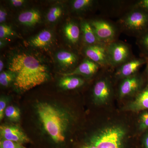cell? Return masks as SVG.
Segmentation results:
<instances>
[{
    "mask_svg": "<svg viewBox=\"0 0 148 148\" xmlns=\"http://www.w3.org/2000/svg\"><path fill=\"white\" fill-rule=\"evenodd\" d=\"M55 58L58 66L65 70L73 68L79 61L78 57L75 53L67 50H61L56 52Z\"/></svg>",
    "mask_w": 148,
    "mask_h": 148,
    "instance_id": "cell-16",
    "label": "cell"
},
{
    "mask_svg": "<svg viewBox=\"0 0 148 148\" xmlns=\"http://www.w3.org/2000/svg\"><path fill=\"white\" fill-rule=\"evenodd\" d=\"M89 22L100 42L108 45L114 42L116 30L113 25L103 19H94Z\"/></svg>",
    "mask_w": 148,
    "mask_h": 148,
    "instance_id": "cell-7",
    "label": "cell"
},
{
    "mask_svg": "<svg viewBox=\"0 0 148 148\" xmlns=\"http://www.w3.org/2000/svg\"><path fill=\"white\" fill-rule=\"evenodd\" d=\"M5 45V41L3 40H1V41H0V47L1 48L3 47Z\"/></svg>",
    "mask_w": 148,
    "mask_h": 148,
    "instance_id": "cell-35",
    "label": "cell"
},
{
    "mask_svg": "<svg viewBox=\"0 0 148 148\" xmlns=\"http://www.w3.org/2000/svg\"><path fill=\"white\" fill-rule=\"evenodd\" d=\"M130 49L126 44L113 42L107 45L109 65L119 67L130 59Z\"/></svg>",
    "mask_w": 148,
    "mask_h": 148,
    "instance_id": "cell-6",
    "label": "cell"
},
{
    "mask_svg": "<svg viewBox=\"0 0 148 148\" xmlns=\"http://www.w3.org/2000/svg\"><path fill=\"white\" fill-rule=\"evenodd\" d=\"M64 12V7L60 4L53 5L49 8L46 14V19L48 23L54 24L58 22Z\"/></svg>",
    "mask_w": 148,
    "mask_h": 148,
    "instance_id": "cell-20",
    "label": "cell"
},
{
    "mask_svg": "<svg viewBox=\"0 0 148 148\" xmlns=\"http://www.w3.org/2000/svg\"><path fill=\"white\" fill-rule=\"evenodd\" d=\"M42 14L37 9H30L20 12L17 17V21L24 27H35L41 21Z\"/></svg>",
    "mask_w": 148,
    "mask_h": 148,
    "instance_id": "cell-15",
    "label": "cell"
},
{
    "mask_svg": "<svg viewBox=\"0 0 148 148\" xmlns=\"http://www.w3.org/2000/svg\"><path fill=\"white\" fill-rule=\"evenodd\" d=\"M20 144L12 141L1 139L0 142V148H17Z\"/></svg>",
    "mask_w": 148,
    "mask_h": 148,
    "instance_id": "cell-27",
    "label": "cell"
},
{
    "mask_svg": "<svg viewBox=\"0 0 148 148\" xmlns=\"http://www.w3.org/2000/svg\"><path fill=\"white\" fill-rule=\"evenodd\" d=\"M8 13L5 9L1 7L0 9V23L1 24H5L7 19Z\"/></svg>",
    "mask_w": 148,
    "mask_h": 148,
    "instance_id": "cell-30",
    "label": "cell"
},
{
    "mask_svg": "<svg viewBox=\"0 0 148 148\" xmlns=\"http://www.w3.org/2000/svg\"><path fill=\"white\" fill-rule=\"evenodd\" d=\"M14 80V75L13 73L10 71H3L0 74V84L4 87H8Z\"/></svg>",
    "mask_w": 148,
    "mask_h": 148,
    "instance_id": "cell-25",
    "label": "cell"
},
{
    "mask_svg": "<svg viewBox=\"0 0 148 148\" xmlns=\"http://www.w3.org/2000/svg\"><path fill=\"white\" fill-rule=\"evenodd\" d=\"M107 45L99 44L86 46L84 53L86 58L100 65L101 67L110 66L108 59Z\"/></svg>",
    "mask_w": 148,
    "mask_h": 148,
    "instance_id": "cell-9",
    "label": "cell"
},
{
    "mask_svg": "<svg viewBox=\"0 0 148 148\" xmlns=\"http://www.w3.org/2000/svg\"><path fill=\"white\" fill-rule=\"evenodd\" d=\"M36 111L42 128L56 144L66 141L72 123L71 114L54 104L47 102L38 103Z\"/></svg>",
    "mask_w": 148,
    "mask_h": 148,
    "instance_id": "cell-2",
    "label": "cell"
},
{
    "mask_svg": "<svg viewBox=\"0 0 148 148\" xmlns=\"http://www.w3.org/2000/svg\"><path fill=\"white\" fill-rule=\"evenodd\" d=\"M17 36V34L11 27L5 24L0 25V38L4 40L10 37Z\"/></svg>",
    "mask_w": 148,
    "mask_h": 148,
    "instance_id": "cell-26",
    "label": "cell"
},
{
    "mask_svg": "<svg viewBox=\"0 0 148 148\" xmlns=\"http://www.w3.org/2000/svg\"><path fill=\"white\" fill-rule=\"evenodd\" d=\"M0 134L2 139L12 141L20 145L30 141L27 135L16 125H1Z\"/></svg>",
    "mask_w": 148,
    "mask_h": 148,
    "instance_id": "cell-12",
    "label": "cell"
},
{
    "mask_svg": "<svg viewBox=\"0 0 148 148\" xmlns=\"http://www.w3.org/2000/svg\"><path fill=\"white\" fill-rule=\"evenodd\" d=\"M147 63L146 64L147 66H146L145 69V73L146 75L147 76L148 78V59H147Z\"/></svg>",
    "mask_w": 148,
    "mask_h": 148,
    "instance_id": "cell-36",
    "label": "cell"
},
{
    "mask_svg": "<svg viewBox=\"0 0 148 148\" xmlns=\"http://www.w3.org/2000/svg\"><path fill=\"white\" fill-rule=\"evenodd\" d=\"M10 5L14 8H19L26 5L27 1L24 0H11L9 1Z\"/></svg>",
    "mask_w": 148,
    "mask_h": 148,
    "instance_id": "cell-29",
    "label": "cell"
},
{
    "mask_svg": "<svg viewBox=\"0 0 148 148\" xmlns=\"http://www.w3.org/2000/svg\"><path fill=\"white\" fill-rule=\"evenodd\" d=\"M54 35L49 29H44L27 41L28 46L40 50H47L53 45Z\"/></svg>",
    "mask_w": 148,
    "mask_h": 148,
    "instance_id": "cell-10",
    "label": "cell"
},
{
    "mask_svg": "<svg viewBox=\"0 0 148 148\" xmlns=\"http://www.w3.org/2000/svg\"><path fill=\"white\" fill-rule=\"evenodd\" d=\"M5 115L11 121L18 122L21 117L20 110L15 106H9L7 107Z\"/></svg>",
    "mask_w": 148,
    "mask_h": 148,
    "instance_id": "cell-24",
    "label": "cell"
},
{
    "mask_svg": "<svg viewBox=\"0 0 148 148\" xmlns=\"http://www.w3.org/2000/svg\"><path fill=\"white\" fill-rule=\"evenodd\" d=\"M80 27L83 40L86 46L102 44L98 40L89 21H82Z\"/></svg>",
    "mask_w": 148,
    "mask_h": 148,
    "instance_id": "cell-18",
    "label": "cell"
},
{
    "mask_svg": "<svg viewBox=\"0 0 148 148\" xmlns=\"http://www.w3.org/2000/svg\"><path fill=\"white\" fill-rule=\"evenodd\" d=\"M127 130L120 124H112L99 129L87 143L96 148H125Z\"/></svg>",
    "mask_w": 148,
    "mask_h": 148,
    "instance_id": "cell-3",
    "label": "cell"
},
{
    "mask_svg": "<svg viewBox=\"0 0 148 148\" xmlns=\"http://www.w3.org/2000/svg\"><path fill=\"white\" fill-rule=\"evenodd\" d=\"M120 23L123 29L139 36L148 29V11L138 6L122 18Z\"/></svg>",
    "mask_w": 148,
    "mask_h": 148,
    "instance_id": "cell-4",
    "label": "cell"
},
{
    "mask_svg": "<svg viewBox=\"0 0 148 148\" xmlns=\"http://www.w3.org/2000/svg\"><path fill=\"white\" fill-rule=\"evenodd\" d=\"M64 36L70 43L76 44L79 41L81 29L76 22L70 21L65 24L63 28Z\"/></svg>",
    "mask_w": 148,
    "mask_h": 148,
    "instance_id": "cell-17",
    "label": "cell"
},
{
    "mask_svg": "<svg viewBox=\"0 0 148 148\" xmlns=\"http://www.w3.org/2000/svg\"><path fill=\"white\" fill-rule=\"evenodd\" d=\"M148 78L137 73L121 79L118 89L120 98L137 95L147 83Z\"/></svg>",
    "mask_w": 148,
    "mask_h": 148,
    "instance_id": "cell-5",
    "label": "cell"
},
{
    "mask_svg": "<svg viewBox=\"0 0 148 148\" xmlns=\"http://www.w3.org/2000/svg\"><path fill=\"white\" fill-rule=\"evenodd\" d=\"M137 44L144 58L148 59V29L138 36Z\"/></svg>",
    "mask_w": 148,
    "mask_h": 148,
    "instance_id": "cell-22",
    "label": "cell"
},
{
    "mask_svg": "<svg viewBox=\"0 0 148 148\" xmlns=\"http://www.w3.org/2000/svg\"><path fill=\"white\" fill-rule=\"evenodd\" d=\"M138 6L148 11V0L140 1L138 3Z\"/></svg>",
    "mask_w": 148,
    "mask_h": 148,
    "instance_id": "cell-32",
    "label": "cell"
},
{
    "mask_svg": "<svg viewBox=\"0 0 148 148\" xmlns=\"http://www.w3.org/2000/svg\"><path fill=\"white\" fill-rule=\"evenodd\" d=\"M101 66L88 58H86L73 71L61 74L63 76L81 75L90 77L95 75Z\"/></svg>",
    "mask_w": 148,
    "mask_h": 148,
    "instance_id": "cell-14",
    "label": "cell"
},
{
    "mask_svg": "<svg viewBox=\"0 0 148 148\" xmlns=\"http://www.w3.org/2000/svg\"><path fill=\"white\" fill-rule=\"evenodd\" d=\"M84 83V79L77 76H63L59 80L58 86L64 90H71L82 86Z\"/></svg>",
    "mask_w": 148,
    "mask_h": 148,
    "instance_id": "cell-19",
    "label": "cell"
},
{
    "mask_svg": "<svg viewBox=\"0 0 148 148\" xmlns=\"http://www.w3.org/2000/svg\"><path fill=\"white\" fill-rule=\"evenodd\" d=\"M146 58H135L129 60L122 64L117 69L115 76L117 78L122 79L137 73L138 70L144 64H147Z\"/></svg>",
    "mask_w": 148,
    "mask_h": 148,
    "instance_id": "cell-11",
    "label": "cell"
},
{
    "mask_svg": "<svg viewBox=\"0 0 148 148\" xmlns=\"http://www.w3.org/2000/svg\"><path fill=\"white\" fill-rule=\"evenodd\" d=\"M124 110L140 112L148 110V82L145 87L135 96V98L123 108Z\"/></svg>",
    "mask_w": 148,
    "mask_h": 148,
    "instance_id": "cell-13",
    "label": "cell"
},
{
    "mask_svg": "<svg viewBox=\"0 0 148 148\" xmlns=\"http://www.w3.org/2000/svg\"><path fill=\"white\" fill-rule=\"evenodd\" d=\"M80 148H96L94 146L92 145L90 143H86L84 145H83Z\"/></svg>",
    "mask_w": 148,
    "mask_h": 148,
    "instance_id": "cell-33",
    "label": "cell"
},
{
    "mask_svg": "<svg viewBox=\"0 0 148 148\" xmlns=\"http://www.w3.org/2000/svg\"><path fill=\"white\" fill-rule=\"evenodd\" d=\"M7 100L5 98H1L0 100V120L1 121L5 115V112L7 107Z\"/></svg>",
    "mask_w": 148,
    "mask_h": 148,
    "instance_id": "cell-28",
    "label": "cell"
},
{
    "mask_svg": "<svg viewBox=\"0 0 148 148\" xmlns=\"http://www.w3.org/2000/svg\"><path fill=\"white\" fill-rule=\"evenodd\" d=\"M112 93V84L107 77L97 81L92 89V97L95 104L103 105L108 103Z\"/></svg>",
    "mask_w": 148,
    "mask_h": 148,
    "instance_id": "cell-8",
    "label": "cell"
},
{
    "mask_svg": "<svg viewBox=\"0 0 148 148\" xmlns=\"http://www.w3.org/2000/svg\"><path fill=\"white\" fill-rule=\"evenodd\" d=\"M138 121V132L141 134L148 130V110L140 112Z\"/></svg>",
    "mask_w": 148,
    "mask_h": 148,
    "instance_id": "cell-23",
    "label": "cell"
},
{
    "mask_svg": "<svg viewBox=\"0 0 148 148\" xmlns=\"http://www.w3.org/2000/svg\"><path fill=\"white\" fill-rule=\"evenodd\" d=\"M25 148L24 147H22V146H21L20 145L18 146V148Z\"/></svg>",
    "mask_w": 148,
    "mask_h": 148,
    "instance_id": "cell-37",
    "label": "cell"
},
{
    "mask_svg": "<svg viewBox=\"0 0 148 148\" xmlns=\"http://www.w3.org/2000/svg\"><path fill=\"white\" fill-rule=\"evenodd\" d=\"M4 68V63L3 58H1V60H0V72L1 73L3 71Z\"/></svg>",
    "mask_w": 148,
    "mask_h": 148,
    "instance_id": "cell-34",
    "label": "cell"
},
{
    "mask_svg": "<svg viewBox=\"0 0 148 148\" xmlns=\"http://www.w3.org/2000/svg\"><path fill=\"white\" fill-rule=\"evenodd\" d=\"M141 145L142 148H148V130L142 135Z\"/></svg>",
    "mask_w": 148,
    "mask_h": 148,
    "instance_id": "cell-31",
    "label": "cell"
},
{
    "mask_svg": "<svg viewBox=\"0 0 148 148\" xmlns=\"http://www.w3.org/2000/svg\"><path fill=\"white\" fill-rule=\"evenodd\" d=\"M7 67L14 75V86L20 92L28 91L50 78V69L45 60L38 53L25 49L10 52Z\"/></svg>",
    "mask_w": 148,
    "mask_h": 148,
    "instance_id": "cell-1",
    "label": "cell"
},
{
    "mask_svg": "<svg viewBox=\"0 0 148 148\" xmlns=\"http://www.w3.org/2000/svg\"><path fill=\"white\" fill-rule=\"evenodd\" d=\"M94 3L92 0H74L71 2L72 8L77 13H81L91 8Z\"/></svg>",
    "mask_w": 148,
    "mask_h": 148,
    "instance_id": "cell-21",
    "label": "cell"
}]
</instances>
